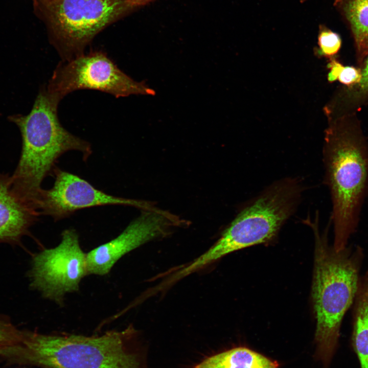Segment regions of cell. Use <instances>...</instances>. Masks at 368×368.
<instances>
[{
  "label": "cell",
  "instance_id": "obj_1",
  "mask_svg": "<svg viewBox=\"0 0 368 368\" xmlns=\"http://www.w3.org/2000/svg\"><path fill=\"white\" fill-rule=\"evenodd\" d=\"M146 353L130 325L91 336L24 331L14 358L41 368H147Z\"/></svg>",
  "mask_w": 368,
  "mask_h": 368
},
{
  "label": "cell",
  "instance_id": "obj_2",
  "mask_svg": "<svg viewBox=\"0 0 368 368\" xmlns=\"http://www.w3.org/2000/svg\"><path fill=\"white\" fill-rule=\"evenodd\" d=\"M318 216L310 223L315 235L312 297L316 318V355L328 366L336 350L343 318L354 302L364 257L359 246L336 251L320 234Z\"/></svg>",
  "mask_w": 368,
  "mask_h": 368
},
{
  "label": "cell",
  "instance_id": "obj_3",
  "mask_svg": "<svg viewBox=\"0 0 368 368\" xmlns=\"http://www.w3.org/2000/svg\"><path fill=\"white\" fill-rule=\"evenodd\" d=\"M59 103L43 87L28 114L9 117L19 129L22 138L20 158L11 176L12 189L34 208L43 180L52 175L62 155L76 151L86 160L92 152L89 142L72 134L61 124L57 112Z\"/></svg>",
  "mask_w": 368,
  "mask_h": 368
},
{
  "label": "cell",
  "instance_id": "obj_4",
  "mask_svg": "<svg viewBox=\"0 0 368 368\" xmlns=\"http://www.w3.org/2000/svg\"><path fill=\"white\" fill-rule=\"evenodd\" d=\"M302 192V185L295 178H285L270 185L237 216L213 245L178 266V275L185 278L232 252L273 240L294 212Z\"/></svg>",
  "mask_w": 368,
  "mask_h": 368
},
{
  "label": "cell",
  "instance_id": "obj_5",
  "mask_svg": "<svg viewBox=\"0 0 368 368\" xmlns=\"http://www.w3.org/2000/svg\"><path fill=\"white\" fill-rule=\"evenodd\" d=\"M323 154L333 204V247L338 251L347 246L357 224L368 181V149L353 129L334 126L327 131Z\"/></svg>",
  "mask_w": 368,
  "mask_h": 368
},
{
  "label": "cell",
  "instance_id": "obj_6",
  "mask_svg": "<svg viewBox=\"0 0 368 368\" xmlns=\"http://www.w3.org/2000/svg\"><path fill=\"white\" fill-rule=\"evenodd\" d=\"M63 61L83 53L91 39L134 10L127 0H39Z\"/></svg>",
  "mask_w": 368,
  "mask_h": 368
},
{
  "label": "cell",
  "instance_id": "obj_7",
  "mask_svg": "<svg viewBox=\"0 0 368 368\" xmlns=\"http://www.w3.org/2000/svg\"><path fill=\"white\" fill-rule=\"evenodd\" d=\"M45 88L58 102L69 93L84 89L101 91L116 98L155 94L144 82L134 81L123 72L101 51L83 53L61 62Z\"/></svg>",
  "mask_w": 368,
  "mask_h": 368
},
{
  "label": "cell",
  "instance_id": "obj_8",
  "mask_svg": "<svg viewBox=\"0 0 368 368\" xmlns=\"http://www.w3.org/2000/svg\"><path fill=\"white\" fill-rule=\"evenodd\" d=\"M87 274L86 254L80 247L77 232L69 228L62 232L58 245L34 257L30 275L33 288L44 298L61 305L65 295L78 291L81 280Z\"/></svg>",
  "mask_w": 368,
  "mask_h": 368
},
{
  "label": "cell",
  "instance_id": "obj_9",
  "mask_svg": "<svg viewBox=\"0 0 368 368\" xmlns=\"http://www.w3.org/2000/svg\"><path fill=\"white\" fill-rule=\"evenodd\" d=\"M52 175L53 187L41 189L34 202L40 215L51 217L54 221L66 218L77 211L104 205H126L142 210L154 206L148 202L109 195L80 177L56 167Z\"/></svg>",
  "mask_w": 368,
  "mask_h": 368
},
{
  "label": "cell",
  "instance_id": "obj_10",
  "mask_svg": "<svg viewBox=\"0 0 368 368\" xmlns=\"http://www.w3.org/2000/svg\"><path fill=\"white\" fill-rule=\"evenodd\" d=\"M185 222L158 209L142 210L118 236L86 254L88 274H107L125 254L149 241L168 236L175 228L187 225Z\"/></svg>",
  "mask_w": 368,
  "mask_h": 368
},
{
  "label": "cell",
  "instance_id": "obj_11",
  "mask_svg": "<svg viewBox=\"0 0 368 368\" xmlns=\"http://www.w3.org/2000/svg\"><path fill=\"white\" fill-rule=\"evenodd\" d=\"M39 215L14 193L11 176L0 174V242H19Z\"/></svg>",
  "mask_w": 368,
  "mask_h": 368
},
{
  "label": "cell",
  "instance_id": "obj_12",
  "mask_svg": "<svg viewBox=\"0 0 368 368\" xmlns=\"http://www.w3.org/2000/svg\"><path fill=\"white\" fill-rule=\"evenodd\" d=\"M333 4L351 32L361 62L368 54V0H334Z\"/></svg>",
  "mask_w": 368,
  "mask_h": 368
},
{
  "label": "cell",
  "instance_id": "obj_13",
  "mask_svg": "<svg viewBox=\"0 0 368 368\" xmlns=\"http://www.w3.org/2000/svg\"><path fill=\"white\" fill-rule=\"evenodd\" d=\"M354 302L352 346L360 368H368V271L360 279Z\"/></svg>",
  "mask_w": 368,
  "mask_h": 368
},
{
  "label": "cell",
  "instance_id": "obj_14",
  "mask_svg": "<svg viewBox=\"0 0 368 368\" xmlns=\"http://www.w3.org/2000/svg\"><path fill=\"white\" fill-rule=\"evenodd\" d=\"M194 368H280L275 361L246 347H236L208 357Z\"/></svg>",
  "mask_w": 368,
  "mask_h": 368
},
{
  "label": "cell",
  "instance_id": "obj_15",
  "mask_svg": "<svg viewBox=\"0 0 368 368\" xmlns=\"http://www.w3.org/2000/svg\"><path fill=\"white\" fill-rule=\"evenodd\" d=\"M24 331L18 330L8 319L0 316V355L8 356L21 344Z\"/></svg>",
  "mask_w": 368,
  "mask_h": 368
},
{
  "label": "cell",
  "instance_id": "obj_16",
  "mask_svg": "<svg viewBox=\"0 0 368 368\" xmlns=\"http://www.w3.org/2000/svg\"><path fill=\"white\" fill-rule=\"evenodd\" d=\"M318 44L319 53L327 56H332L339 51L341 45V39L338 33L324 25H320Z\"/></svg>",
  "mask_w": 368,
  "mask_h": 368
},
{
  "label": "cell",
  "instance_id": "obj_17",
  "mask_svg": "<svg viewBox=\"0 0 368 368\" xmlns=\"http://www.w3.org/2000/svg\"><path fill=\"white\" fill-rule=\"evenodd\" d=\"M362 78L361 70L353 66L342 65L337 79L342 84L352 87L358 84Z\"/></svg>",
  "mask_w": 368,
  "mask_h": 368
},
{
  "label": "cell",
  "instance_id": "obj_18",
  "mask_svg": "<svg viewBox=\"0 0 368 368\" xmlns=\"http://www.w3.org/2000/svg\"><path fill=\"white\" fill-rule=\"evenodd\" d=\"M362 71V78L359 83L352 87V94L356 98H360L368 94V57Z\"/></svg>",
  "mask_w": 368,
  "mask_h": 368
},
{
  "label": "cell",
  "instance_id": "obj_19",
  "mask_svg": "<svg viewBox=\"0 0 368 368\" xmlns=\"http://www.w3.org/2000/svg\"><path fill=\"white\" fill-rule=\"evenodd\" d=\"M342 65L338 61L333 60L328 64V67L330 71L328 75V79L330 82H333L337 79L338 75Z\"/></svg>",
  "mask_w": 368,
  "mask_h": 368
},
{
  "label": "cell",
  "instance_id": "obj_20",
  "mask_svg": "<svg viewBox=\"0 0 368 368\" xmlns=\"http://www.w3.org/2000/svg\"><path fill=\"white\" fill-rule=\"evenodd\" d=\"M155 0H127L129 5L134 9L146 5Z\"/></svg>",
  "mask_w": 368,
  "mask_h": 368
}]
</instances>
